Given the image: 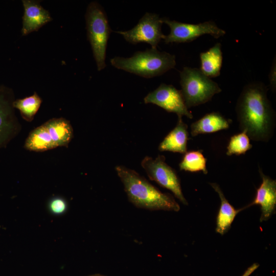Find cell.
<instances>
[{
	"label": "cell",
	"instance_id": "44dd1931",
	"mask_svg": "<svg viewBox=\"0 0 276 276\" xmlns=\"http://www.w3.org/2000/svg\"><path fill=\"white\" fill-rule=\"evenodd\" d=\"M252 147L246 131H242L231 137L227 146L226 154L228 156L244 154Z\"/></svg>",
	"mask_w": 276,
	"mask_h": 276
},
{
	"label": "cell",
	"instance_id": "e0dca14e",
	"mask_svg": "<svg viewBox=\"0 0 276 276\" xmlns=\"http://www.w3.org/2000/svg\"><path fill=\"white\" fill-rule=\"evenodd\" d=\"M200 71L210 78L219 76L222 64V52L220 43H216L208 51L200 54Z\"/></svg>",
	"mask_w": 276,
	"mask_h": 276
},
{
	"label": "cell",
	"instance_id": "3957f363",
	"mask_svg": "<svg viewBox=\"0 0 276 276\" xmlns=\"http://www.w3.org/2000/svg\"><path fill=\"white\" fill-rule=\"evenodd\" d=\"M114 67L146 78L160 76L174 68L175 56L156 48L137 51L129 58L116 56L110 59Z\"/></svg>",
	"mask_w": 276,
	"mask_h": 276
},
{
	"label": "cell",
	"instance_id": "52a82bcc",
	"mask_svg": "<svg viewBox=\"0 0 276 276\" xmlns=\"http://www.w3.org/2000/svg\"><path fill=\"white\" fill-rule=\"evenodd\" d=\"M141 166L150 179L171 191L183 204L188 202L182 192L180 182L175 171L165 162V157L158 155L155 159L146 156Z\"/></svg>",
	"mask_w": 276,
	"mask_h": 276
},
{
	"label": "cell",
	"instance_id": "ba28073f",
	"mask_svg": "<svg viewBox=\"0 0 276 276\" xmlns=\"http://www.w3.org/2000/svg\"><path fill=\"white\" fill-rule=\"evenodd\" d=\"M163 24L162 18L158 15L146 13L131 29L115 32L121 35L130 43L145 42L150 44L152 48H156L158 43L165 37L162 31Z\"/></svg>",
	"mask_w": 276,
	"mask_h": 276
},
{
	"label": "cell",
	"instance_id": "7c38bea8",
	"mask_svg": "<svg viewBox=\"0 0 276 276\" xmlns=\"http://www.w3.org/2000/svg\"><path fill=\"white\" fill-rule=\"evenodd\" d=\"M22 2L24 7L21 29L22 35L38 30L52 20L49 11L44 9L38 2L24 0Z\"/></svg>",
	"mask_w": 276,
	"mask_h": 276
},
{
	"label": "cell",
	"instance_id": "30bf717a",
	"mask_svg": "<svg viewBox=\"0 0 276 276\" xmlns=\"http://www.w3.org/2000/svg\"><path fill=\"white\" fill-rule=\"evenodd\" d=\"M14 94L7 87H0V149L7 144L20 131L21 126L13 106Z\"/></svg>",
	"mask_w": 276,
	"mask_h": 276
},
{
	"label": "cell",
	"instance_id": "d6986e66",
	"mask_svg": "<svg viewBox=\"0 0 276 276\" xmlns=\"http://www.w3.org/2000/svg\"><path fill=\"white\" fill-rule=\"evenodd\" d=\"M41 102V98L36 92H34L32 96L14 100L13 102V106L19 110L22 118L25 121L30 122L34 119Z\"/></svg>",
	"mask_w": 276,
	"mask_h": 276
},
{
	"label": "cell",
	"instance_id": "6da1fadb",
	"mask_svg": "<svg viewBox=\"0 0 276 276\" xmlns=\"http://www.w3.org/2000/svg\"><path fill=\"white\" fill-rule=\"evenodd\" d=\"M264 83L255 82L243 88L237 102L236 111L239 126L249 139L268 142L275 125V113L267 97Z\"/></svg>",
	"mask_w": 276,
	"mask_h": 276
},
{
	"label": "cell",
	"instance_id": "5bb4252c",
	"mask_svg": "<svg viewBox=\"0 0 276 276\" xmlns=\"http://www.w3.org/2000/svg\"><path fill=\"white\" fill-rule=\"evenodd\" d=\"M229 127V122L218 112L208 113L191 125V134L195 136L211 133Z\"/></svg>",
	"mask_w": 276,
	"mask_h": 276
},
{
	"label": "cell",
	"instance_id": "7a4b0ae2",
	"mask_svg": "<svg viewBox=\"0 0 276 276\" xmlns=\"http://www.w3.org/2000/svg\"><path fill=\"white\" fill-rule=\"evenodd\" d=\"M116 171L129 201L137 208L178 212L180 206L170 194L164 193L134 170L117 166Z\"/></svg>",
	"mask_w": 276,
	"mask_h": 276
},
{
	"label": "cell",
	"instance_id": "9a60e30c",
	"mask_svg": "<svg viewBox=\"0 0 276 276\" xmlns=\"http://www.w3.org/2000/svg\"><path fill=\"white\" fill-rule=\"evenodd\" d=\"M210 185L218 193L221 201L216 218V231L221 235H224L229 229L236 216L242 210H236L228 202L217 183H210Z\"/></svg>",
	"mask_w": 276,
	"mask_h": 276
},
{
	"label": "cell",
	"instance_id": "ac0fdd59",
	"mask_svg": "<svg viewBox=\"0 0 276 276\" xmlns=\"http://www.w3.org/2000/svg\"><path fill=\"white\" fill-rule=\"evenodd\" d=\"M24 147L30 151L43 152L57 147L43 124L30 132L26 140Z\"/></svg>",
	"mask_w": 276,
	"mask_h": 276
},
{
	"label": "cell",
	"instance_id": "603a6c76",
	"mask_svg": "<svg viewBox=\"0 0 276 276\" xmlns=\"http://www.w3.org/2000/svg\"><path fill=\"white\" fill-rule=\"evenodd\" d=\"M275 65H276L275 58H274V60H273V62L271 66L270 71L269 73V75L270 86H271V88L273 90H274V89L275 88V85H276V80H275L276 66Z\"/></svg>",
	"mask_w": 276,
	"mask_h": 276
},
{
	"label": "cell",
	"instance_id": "4fadbf2b",
	"mask_svg": "<svg viewBox=\"0 0 276 276\" xmlns=\"http://www.w3.org/2000/svg\"><path fill=\"white\" fill-rule=\"evenodd\" d=\"M189 133L187 125L178 117L175 128L164 138L158 146L160 151H171L185 154L187 152Z\"/></svg>",
	"mask_w": 276,
	"mask_h": 276
},
{
	"label": "cell",
	"instance_id": "d4e9b609",
	"mask_svg": "<svg viewBox=\"0 0 276 276\" xmlns=\"http://www.w3.org/2000/svg\"><path fill=\"white\" fill-rule=\"evenodd\" d=\"M89 276H103V275H99V274H95V275H89Z\"/></svg>",
	"mask_w": 276,
	"mask_h": 276
},
{
	"label": "cell",
	"instance_id": "cb8c5ba5",
	"mask_svg": "<svg viewBox=\"0 0 276 276\" xmlns=\"http://www.w3.org/2000/svg\"><path fill=\"white\" fill-rule=\"evenodd\" d=\"M259 266V264L255 263L249 267L243 273L242 276H249L254 271H255Z\"/></svg>",
	"mask_w": 276,
	"mask_h": 276
},
{
	"label": "cell",
	"instance_id": "ffe728a7",
	"mask_svg": "<svg viewBox=\"0 0 276 276\" xmlns=\"http://www.w3.org/2000/svg\"><path fill=\"white\" fill-rule=\"evenodd\" d=\"M206 163V159L201 151H192L184 154L179 167L180 170L192 172L202 171L206 174L208 173Z\"/></svg>",
	"mask_w": 276,
	"mask_h": 276
},
{
	"label": "cell",
	"instance_id": "5b68a950",
	"mask_svg": "<svg viewBox=\"0 0 276 276\" xmlns=\"http://www.w3.org/2000/svg\"><path fill=\"white\" fill-rule=\"evenodd\" d=\"M179 75L180 91L188 108L210 101L215 95L222 91L218 83L199 68L185 66Z\"/></svg>",
	"mask_w": 276,
	"mask_h": 276
},
{
	"label": "cell",
	"instance_id": "8fae6325",
	"mask_svg": "<svg viewBox=\"0 0 276 276\" xmlns=\"http://www.w3.org/2000/svg\"><path fill=\"white\" fill-rule=\"evenodd\" d=\"M262 182L257 190L255 198L248 206L255 204L261 206L260 222L268 220L274 213L276 206V181L265 175L259 168Z\"/></svg>",
	"mask_w": 276,
	"mask_h": 276
},
{
	"label": "cell",
	"instance_id": "9c48e42d",
	"mask_svg": "<svg viewBox=\"0 0 276 276\" xmlns=\"http://www.w3.org/2000/svg\"><path fill=\"white\" fill-rule=\"evenodd\" d=\"M145 104L156 105L168 112L183 116L189 119L193 116L187 107L180 90L172 85L162 83L156 89L149 93L144 99Z\"/></svg>",
	"mask_w": 276,
	"mask_h": 276
},
{
	"label": "cell",
	"instance_id": "2e32d148",
	"mask_svg": "<svg viewBox=\"0 0 276 276\" xmlns=\"http://www.w3.org/2000/svg\"><path fill=\"white\" fill-rule=\"evenodd\" d=\"M44 124L57 147H67L73 137V129L70 122L63 118H53Z\"/></svg>",
	"mask_w": 276,
	"mask_h": 276
},
{
	"label": "cell",
	"instance_id": "8992f818",
	"mask_svg": "<svg viewBox=\"0 0 276 276\" xmlns=\"http://www.w3.org/2000/svg\"><path fill=\"white\" fill-rule=\"evenodd\" d=\"M163 23L170 28V32L164 39L166 43L189 42L205 35H210L215 38L224 36L225 31L219 28L213 21L197 24H191L162 18Z\"/></svg>",
	"mask_w": 276,
	"mask_h": 276
},
{
	"label": "cell",
	"instance_id": "7402d4cb",
	"mask_svg": "<svg viewBox=\"0 0 276 276\" xmlns=\"http://www.w3.org/2000/svg\"><path fill=\"white\" fill-rule=\"evenodd\" d=\"M67 205L65 199L61 197L52 199L49 203L50 212L55 215L63 214L67 210Z\"/></svg>",
	"mask_w": 276,
	"mask_h": 276
},
{
	"label": "cell",
	"instance_id": "277c9868",
	"mask_svg": "<svg viewBox=\"0 0 276 276\" xmlns=\"http://www.w3.org/2000/svg\"><path fill=\"white\" fill-rule=\"evenodd\" d=\"M87 35L91 45L97 69L100 71L106 66V52L111 32L106 13L98 3L88 5L85 13Z\"/></svg>",
	"mask_w": 276,
	"mask_h": 276
}]
</instances>
